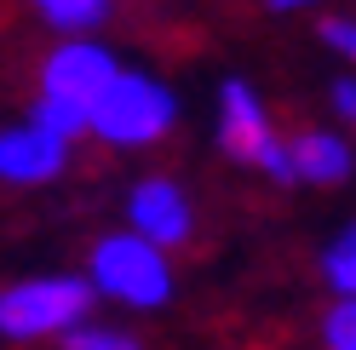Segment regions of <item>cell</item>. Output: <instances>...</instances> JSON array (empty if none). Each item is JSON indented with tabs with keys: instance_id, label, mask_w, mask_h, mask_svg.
<instances>
[{
	"instance_id": "1",
	"label": "cell",
	"mask_w": 356,
	"mask_h": 350,
	"mask_svg": "<svg viewBox=\"0 0 356 350\" xmlns=\"http://www.w3.org/2000/svg\"><path fill=\"white\" fill-rule=\"evenodd\" d=\"M86 276H92L98 299L121 304V310H161L172 299V258L161 242H149L138 230H115V235H98L92 258H86Z\"/></svg>"
},
{
	"instance_id": "2",
	"label": "cell",
	"mask_w": 356,
	"mask_h": 350,
	"mask_svg": "<svg viewBox=\"0 0 356 350\" xmlns=\"http://www.w3.org/2000/svg\"><path fill=\"white\" fill-rule=\"evenodd\" d=\"M92 276H29L0 288V339L6 344H35V339H63L75 322L92 310Z\"/></svg>"
},
{
	"instance_id": "3",
	"label": "cell",
	"mask_w": 356,
	"mask_h": 350,
	"mask_svg": "<svg viewBox=\"0 0 356 350\" xmlns=\"http://www.w3.org/2000/svg\"><path fill=\"white\" fill-rule=\"evenodd\" d=\"M172 121H178V98L144 69H121L92 98V138L109 149H149L172 133Z\"/></svg>"
},
{
	"instance_id": "4",
	"label": "cell",
	"mask_w": 356,
	"mask_h": 350,
	"mask_svg": "<svg viewBox=\"0 0 356 350\" xmlns=\"http://www.w3.org/2000/svg\"><path fill=\"white\" fill-rule=\"evenodd\" d=\"M218 149L241 167H259L270 172L276 184H299V167H293V144L276 133L264 98L253 92L248 81H225L218 86Z\"/></svg>"
},
{
	"instance_id": "5",
	"label": "cell",
	"mask_w": 356,
	"mask_h": 350,
	"mask_svg": "<svg viewBox=\"0 0 356 350\" xmlns=\"http://www.w3.org/2000/svg\"><path fill=\"white\" fill-rule=\"evenodd\" d=\"M115 75H121V63H115V52H109L104 40H92V35H63L58 47L47 52V63H40V92H63V98L92 103Z\"/></svg>"
},
{
	"instance_id": "6",
	"label": "cell",
	"mask_w": 356,
	"mask_h": 350,
	"mask_svg": "<svg viewBox=\"0 0 356 350\" xmlns=\"http://www.w3.org/2000/svg\"><path fill=\"white\" fill-rule=\"evenodd\" d=\"M70 138L47 133L35 121H17V126H0V184H17V190H35V184H52L63 167H70Z\"/></svg>"
},
{
	"instance_id": "7",
	"label": "cell",
	"mask_w": 356,
	"mask_h": 350,
	"mask_svg": "<svg viewBox=\"0 0 356 350\" xmlns=\"http://www.w3.org/2000/svg\"><path fill=\"white\" fill-rule=\"evenodd\" d=\"M127 224L172 253V247H184L195 235V207L172 178H138L127 190Z\"/></svg>"
},
{
	"instance_id": "8",
	"label": "cell",
	"mask_w": 356,
	"mask_h": 350,
	"mask_svg": "<svg viewBox=\"0 0 356 350\" xmlns=\"http://www.w3.org/2000/svg\"><path fill=\"white\" fill-rule=\"evenodd\" d=\"M287 144H293L299 184H345V178H350V144H345L339 133L305 126V133H293Z\"/></svg>"
},
{
	"instance_id": "9",
	"label": "cell",
	"mask_w": 356,
	"mask_h": 350,
	"mask_svg": "<svg viewBox=\"0 0 356 350\" xmlns=\"http://www.w3.org/2000/svg\"><path fill=\"white\" fill-rule=\"evenodd\" d=\"M29 121H35V126H47V133H58V138H70V144L92 138V103L63 98V92H35Z\"/></svg>"
},
{
	"instance_id": "10",
	"label": "cell",
	"mask_w": 356,
	"mask_h": 350,
	"mask_svg": "<svg viewBox=\"0 0 356 350\" xmlns=\"http://www.w3.org/2000/svg\"><path fill=\"white\" fill-rule=\"evenodd\" d=\"M29 6L47 17L58 35H86L109 17V0H29Z\"/></svg>"
},
{
	"instance_id": "11",
	"label": "cell",
	"mask_w": 356,
	"mask_h": 350,
	"mask_svg": "<svg viewBox=\"0 0 356 350\" xmlns=\"http://www.w3.org/2000/svg\"><path fill=\"white\" fill-rule=\"evenodd\" d=\"M322 281L333 293H356V224H345L322 247Z\"/></svg>"
},
{
	"instance_id": "12",
	"label": "cell",
	"mask_w": 356,
	"mask_h": 350,
	"mask_svg": "<svg viewBox=\"0 0 356 350\" xmlns=\"http://www.w3.org/2000/svg\"><path fill=\"white\" fill-rule=\"evenodd\" d=\"M322 344L327 350H356V293L333 299V310L322 316Z\"/></svg>"
},
{
	"instance_id": "13",
	"label": "cell",
	"mask_w": 356,
	"mask_h": 350,
	"mask_svg": "<svg viewBox=\"0 0 356 350\" xmlns=\"http://www.w3.org/2000/svg\"><path fill=\"white\" fill-rule=\"evenodd\" d=\"M63 344L70 350H132L138 339L121 333V327H104V322H75L70 333H63Z\"/></svg>"
},
{
	"instance_id": "14",
	"label": "cell",
	"mask_w": 356,
	"mask_h": 350,
	"mask_svg": "<svg viewBox=\"0 0 356 350\" xmlns=\"http://www.w3.org/2000/svg\"><path fill=\"white\" fill-rule=\"evenodd\" d=\"M322 40H327L339 58L356 63V17H322Z\"/></svg>"
},
{
	"instance_id": "15",
	"label": "cell",
	"mask_w": 356,
	"mask_h": 350,
	"mask_svg": "<svg viewBox=\"0 0 356 350\" xmlns=\"http://www.w3.org/2000/svg\"><path fill=\"white\" fill-rule=\"evenodd\" d=\"M327 98H333V109H339V121L356 126V75H339V81L327 86Z\"/></svg>"
},
{
	"instance_id": "16",
	"label": "cell",
	"mask_w": 356,
	"mask_h": 350,
	"mask_svg": "<svg viewBox=\"0 0 356 350\" xmlns=\"http://www.w3.org/2000/svg\"><path fill=\"white\" fill-rule=\"evenodd\" d=\"M270 12H310V6H322V0H264Z\"/></svg>"
}]
</instances>
